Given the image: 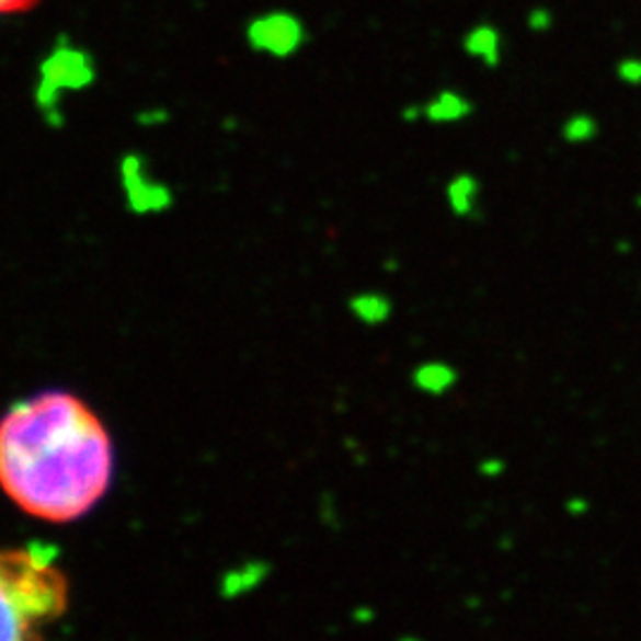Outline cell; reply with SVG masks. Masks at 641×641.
I'll return each mask as SVG.
<instances>
[{
    "mask_svg": "<svg viewBox=\"0 0 641 641\" xmlns=\"http://www.w3.org/2000/svg\"><path fill=\"white\" fill-rule=\"evenodd\" d=\"M112 478V439L95 411L69 392H41L0 419V490L48 523L85 516Z\"/></svg>",
    "mask_w": 641,
    "mask_h": 641,
    "instance_id": "cell-1",
    "label": "cell"
},
{
    "mask_svg": "<svg viewBox=\"0 0 641 641\" xmlns=\"http://www.w3.org/2000/svg\"><path fill=\"white\" fill-rule=\"evenodd\" d=\"M69 608V580L48 549H0V641H41Z\"/></svg>",
    "mask_w": 641,
    "mask_h": 641,
    "instance_id": "cell-2",
    "label": "cell"
},
{
    "mask_svg": "<svg viewBox=\"0 0 641 641\" xmlns=\"http://www.w3.org/2000/svg\"><path fill=\"white\" fill-rule=\"evenodd\" d=\"M309 41V28L297 12L274 8L264 10L245 24V43L256 55L271 60H290L302 53Z\"/></svg>",
    "mask_w": 641,
    "mask_h": 641,
    "instance_id": "cell-3",
    "label": "cell"
},
{
    "mask_svg": "<svg viewBox=\"0 0 641 641\" xmlns=\"http://www.w3.org/2000/svg\"><path fill=\"white\" fill-rule=\"evenodd\" d=\"M124 174L128 181V203L136 211H164L174 203L169 185L142 176V160H138V157H128L124 162Z\"/></svg>",
    "mask_w": 641,
    "mask_h": 641,
    "instance_id": "cell-4",
    "label": "cell"
},
{
    "mask_svg": "<svg viewBox=\"0 0 641 641\" xmlns=\"http://www.w3.org/2000/svg\"><path fill=\"white\" fill-rule=\"evenodd\" d=\"M461 48L470 60H476L488 69H496L504 60V36L492 22H480L470 26L461 41Z\"/></svg>",
    "mask_w": 641,
    "mask_h": 641,
    "instance_id": "cell-5",
    "label": "cell"
},
{
    "mask_svg": "<svg viewBox=\"0 0 641 641\" xmlns=\"http://www.w3.org/2000/svg\"><path fill=\"white\" fill-rule=\"evenodd\" d=\"M470 114H473V100L459 89H439L423 103V122L435 126L461 124Z\"/></svg>",
    "mask_w": 641,
    "mask_h": 641,
    "instance_id": "cell-6",
    "label": "cell"
},
{
    "mask_svg": "<svg viewBox=\"0 0 641 641\" xmlns=\"http://www.w3.org/2000/svg\"><path fill=\"white\" fill-rule=\"evenodd\" d=\"M482 183L470 171H459L445 185V203L456 219H473L480 207Z\"/></svg>",
    "mask_w": 641,
    "mask_h": 641,
    "instance_id": "cell-7",
    "label": "cell"
},
{
    "mask_svg": "<svg viewBox=\"0 0 641 641\" xmlns=\"http://www.w3.org/2000/svg\"><path fill=\"white\" fill-rule=\"evenodd\" d=\"M602 134V124L590 112H573L561 124V138L568 146H587Z\"/></svg>",
    "mask_w": 641,
    "mask_h": 641,
    "instance_id": "cell-8",
    "label": "cell"
},
{
    "mask_svg": "<svg viewBox=\"0 0 641 641\" xmlns=\"http://www.w3.org/2000/svg\"><path fill=\"white\" fill-rule=\"evenodd\" d=\"M350 309L359 321L376 325V323H382L385 319H390L392 302L380 293H362L352 297Z\"/></svg>",
    "mask_w": 641,
    "mask_h": 641,
    "instance_id": "cell-9",
    "label": "cell"
},
{
    "mask_svg": "<svg viewBox=\"0 0 641 641\" xmlns=\"http://www.w3.org/2000/svg\"><path fill=\"white\" fill-rule=\"evenodd\" d=\"M616 77L620 83L639 89L641 85V55H625L616 62Z\"/></svg>",
    "mask_w": 641,
    "mask_h": 641,
    "instance_id": "cell-10",
    "label": "cell"
},
{
    "mask_svg": "<svg viewBox=\"0 0 641 641\" xmlns=\"http://www.w3.org/2000/svg\"><path fill=\"white\" fill-rule=\"evenodd\" d=\"M525 24L533 34H549L556 24V18L547 5H535L530 12L525 14Z\"/></svg>",
    "mask_w": 641,
    "mask_h": 641,
    "instance_id": "cell-11",
    "label": "cell"
},
{
    "mask_svg": "<svg viewBox=\"0 0 641 641\" xmlns=\"http://www.w3.org/2000/svg\"><path fill=\"white\" fill-rule=\"evenodd\" d=\"M41 5V0H0V18H14Z\"/></svg>",
    "mask_w": 641,
    "mask_h": 641,
    "instance_id": "cell-12",
    "label": "cell"
},
{
    "mask_svg": "<svg viewBox=\"0 0 641 641\" xmlns=\"http://www.w3.org/2000/svg\"><path fill=\"white\" fill-rule=\"evenodd\" d=\"M399 117H402L404 124H419V122H423V103L404 105L402 107V114H399Z\"/></svg>",
    "mask_w": 641,
    "mask_h": 641,
    "instance_id": "cell-13",
    "label": "cell"
},
{
    "mask_svg": "<svg viewBox=\"0 0 641 641\" xmlns=\"http://www.w3.org/2000/svg\"><path fill=\"white\" fill-rule=\"evenodd\" d=\"M634 205H637V207H641V195H637V197H634Z\"/></svg>",
    "mask_w": 641,
    "mask_h": 641,
    "instance_id": "cell-14",
    "label": "cell"
}]
</instances>
